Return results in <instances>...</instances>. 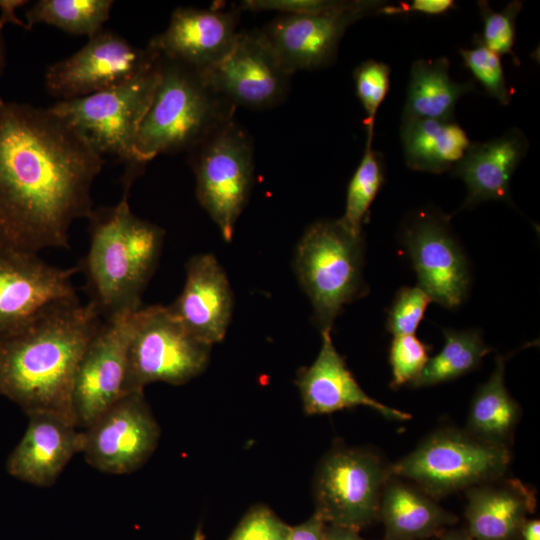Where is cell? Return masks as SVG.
I'll return each mask as SVG.
<instances>
[{
	"instance_id": "obj_28",
	"label": "cell",
	"mask_w": 540,
	"mask_h": 540,
	"mask_svg": "<svg viewBox=\"0 0 540 540\" xmlns=\"http://www.w3.org/2000/svg\"><path fill=\"white\" fill-rule=\"evenodd\" d=\"M441 351L429 358L419 376L410 385L414 388L428 387L457 379L478 368L491 348L487 346L479 330H444Z\"/></svg>"
},
{
	"instance_id": "obj_25",
	"label": "cell",
	"mask_w": 540,
	"mask_h": 540,
	"mask_svg": "<svg viewBox=\"0 0 540 540\" xmlns=\"http://www.w3.org/2000/svg\"><path fill=\"white\" fill-rule=\"evenodd\" d=\"M400 137L406 165L436 174L452 170L472 144L453 120L402 118Z\"/></svg>"
},
{
	"instance_id": "obj_32",
	"label": "cell",
	"mask_w": 540,
	"mask_h": 540,
	"mask_svg": "<svg viewBox=\"0 0 540 540\" xmlns=\"http://www.w3.org/2000/svg\"><path fill=\"white\" fill-rule=\"evenodd\" d=\"M390 67L380 61H363L353 72L355 89L366 117L364 125L367 139L372 140L377 111L384 101L390 85Z\"/></svg>"
},
{
	"instance_id": "obj_39",
	"label": "cell",
	"mask_w": 540,
	"mask_h": 540,
	"mask_svg": "<svg viewBox=\"0 0 540 540\" xmlns=\"http://www.w3.org/2000/svg\"><path fill=\"white\" fill-rule=\"evenodd\" d=\"M325 522L314 513L307 521L291 527L288 540H322Z\"/></svg>"
},
{
	"instance_id": "obj_40",
	"label": "cell",
	"mask_w": 540,
	"mask_h": 540,
	"mask_svg": "<svg viewBox=\"0 0 540 540\" xmlns=\"http://www.w3.org/2000/svg\"><path fill=\"white\" fill-rule=\"evenodd\" d=\"M322 540H366L359 531L336 525L325 524Z\"/></svg>"
},
{
	"instance_id": "obj_5",
	"label": "cell",
	"mask_w": 540,
	"mask_h": 540,
	"mask_svg": "<svg viewBox=\"0 0 540 540\" xmlns=\"http://www.w3.org/2000/svg\"><path fill=\"white\" fill-rule=\"evenodd\" d=\"M160 75V58L145 73L113 88L70 100L49 109L64 120L98 154L125 164L124 191L143 172L135 157L140 124L151 104Z\"/></svg>"
},
{
	"instance_id": "obj_15",
	"label": "cell",
	"mask_w": 540,
	"mask_h": 540,
	"mask_svg": "<svg viewBox=\"0 0 540 540\" xmlns=\"http://www.w3.org/2000/svg\"><path fill=\"white\" fill-rule=\"evenodd\" d=\"M383 1L355 0L345 9L318 15L280 14L261 30L284 70L292 75L331 64L347 28L372 14Z\"/></svg>"
},
{
	"instance_id": "obj_22",
	"label": "cell",
	"mask_w": 540,
	"mask_h": 540,
	"mask_svg": "<svg viewBox=\"0 0 540 540\" xmlns=\"http://www.w3.org/2000/svg\"><path fill=\"white\" fill-rule=\"evenodd\" d=\"M465 493L466 530L474 540H519L537 504L532 488L505 476L472 486Z\"/></svg>"
},
{
	"instance_id": "obj_29",
	"label": "cell",
	"mask_w": 540,
	"mask_h": 540,
	"mask_svg": "<svg viewBox=\"0 0 540 540\" xmlns=\"http://www.w3.org/2000/svg\"><path fill=\"white\" fill-rule=\"evenodd\" d=\"M113 4L112 0H39L25 13L26 28L42 23L91 38L103 30Z\"/></svg>"
},
{
	"instance_id": "obj_16",
	"label": "cell",
	"mask_w": 540,
	"mask_h": 540,
	"mask_svg": "<svg viewBox=\"0 0 540 540\" xmlns=\"http://www.w3.org/2000/svg\"><path fill=\"white\" fill-rule=\"evenodd\" d=\"M79 266L50 265L38 254L0 242V339L47 306L77 297L72 278Z\"/></svg>"
},
{
	"instance_id": "obj_2",
	"label": "cell",
	"mask_w": 540,
	"mask_h": 540,
	"mask_svg": "<svg viewBox=\"0 0 540 540\" xmlns=\"http://www.w3.org/2000/svg\"><path fill=\"white\" fill-rule=\"evenodd\" d=\"M101 322L94 303L82 304L77 296L47 306L0 339V395L27 415L53 413L76 425L74 378Z\"/></svg>"
},
{
	"instance_id": "obj_37",
	"label": "cell",
	"mask_w": 540,
	"mask_h": 540,
	"mask_svg": "<svg viewBox=\"0 0 540 540\" xmlns=\"http://www.w3.org/2000/svg\"><path fill=\"white\" fill-rule=\"evenodd\" d=\"M352 1L339 0H246L240 10L277 11L280 14L318 15L342 10Z\"/></svg>"
},
{
	"instance_id": "obj_34",
	"label": "cell",
	"mask_w": 540,
	"mask_h": 540,
	"mask_svg": "<svg viewBox=\"0 0 540 540\" xmlns=\"http://www.w3.org/2000/svg\"><path fill=\"white\" fill-rule=\"evenodd\" d=\"M430 348L414 334L394 336L389 350L393 389L410 384L419 376L429 360Z\"/></svg>"
},
{
	"instance_id": "obj_31",
	"label": "cell",
	"mask_w": 540,
	"mask_h": 540,
	"mask_svg": "<svg viewBox=\"0 0 540 540\" xmlns=\"http://www.w3.org/2000/svg\"><path fill=\"white\" fill-rule=\"evenodd\" d=\"M464 65L485 88L486 92L502 105L511 100V90L505 78L500 56L484 45L479 36L470 49H461Z\"/></svg>"
},
{
	"instance_id": "obj_9",
	"label": "cell",
	"mask_w": 540,
	"mask_h": 540,
	"mask_svg": "<svg viewBox=\"0 0 540 540\" xmlns=\"http://www.w3.org/2000/svg\"><path fill=\"white\" fill-rule=\"evenodd\" d=\"M189 153L197 200L230 242L253 185L252 140L233 119Z\"/></svg>"
},
{
	"instance_id": "obj_8",
	"label": "cell",
	"mask_w": 540,
	"mask_h": 540,
	"mask_svg": "<svg viewBox=\"0 0 540 540\" xmlns=\"http://www.w3.org/2000/svg\"><path fill=\"white\" fill-rule=\"evenodd\" d=\"M211 345L192 336L168 306L141 307L127 353L124 394L154 382L182 385L208 365Z\"/></svg>"
},
{
	"instance_id": "obj_24",
	"label": "cell",
	"mask_w": 540,
	"mask_h": 540,
	"mask_svg": "<svg viewBox=\"0 0 540 540\" xmlns=\"http://www.w3.org/2000/svg\"><path fill=\"white\" fill-rule=\"evenodd\" d=\"M384 540H425L441 535L458 517L413 483L392 475L380 499Z\"/></svg>"
},
{
	"instance_id": "obj_11",
	"label": "cell",
	"mask_w": 540,
	"mask_h": 540,
	"mask_svg": "<svg viewBox=\"0 0 540 540\" xmlns=\"http://www.w3.org/2000/svg\"><path fill=\"white\" fill-rule=\"evenodd\" d=\"M160 56L120 34L103 29L69 57L45 71L47 91L60 100L88 96L122 85L152 68Z\"/></svg>"
},
{
	"instance_id": "obj_17",
	"label": "cell",
	"mask_w": 540,
	"mask_h": 540,
	"mask_svg": "<svg viewBox=\"0 0 540 540\" xmlns=\"http://www.w3.org/2000/svg\"><path fill=\"white\" fill-rule=\"evenodd\" d=\"M238 23V10L178 7L167 28L147 46L162 58L202 73L231 51L240 32Z\"/></svg>"
},
{
	"instance_id": "obj_12",
	"label": "cell",
	"mask_w": 540,
	"mask_h": 540,
	"mask_svg": "<svg viewBox=\"0 0 540 540\" xmlns=\"http://www.w3.org/2000/svg\"><path fill=\"white\" fill-rule=\"evenodd\" d=\"M85 461L100 472L124 475L141 468L160 437L144 392H130L82 429Z\"/></svg>"
},
{
	"instance_id": "obj_43",
	"label": "cell",
	"mask_w": 540,
	"mask_h": 540,
	"mask_svg": "<svg viewBox=\"0 0 540 540\" xmlns=\"http://www.w3.org/2000/svg\"><path fill=\"white\" fill-rule=\"evenodd\" d=\"M439 540H474L466 529L445 530L439 535Z\"/></svg>"
},
{
	"instance_id": "obj_36",
	"label": "cell",
	"mask_w": 540,
	"mask_h": 540,
	"mask_svg": "<svg viewBox=\"0 0 540 540\" xmlns=\"http://www.w3.org/2000/svg\"><path fill=\"white\" fill-rule=\"evenodd\" d=\"M291 527L263 505L251 508L227 540H288Z\"/></svg>"
},
{
	"instance_id": "obj_33",
	"label": "cell",
	"mask_w": 540,
	"mask_h": 540,
	"mask_svg": "<svg viewBox=\"0 0 540 540\" xmlns=\"http://www.w3.org/2000/svg\"><path fill=\"white\" fill-rule=\"evenodd\" d=\"M483 20L481 41L490 50L501 55H512L515 42L516 19L522 9L521 1H511L499 12L492 10L487 1L477 2Z\"/></svg>"
},
{
	"instance_id": "obj_30",
	"label": "cell",
	"mask_w": 540,
	"mask_h": 540,
	"mask_svg": "<svg viewBox=\"0 0 540 540\" xmlns=\"http://www.w3.org/2000/svg\"><path fill=\"white\" fill-rule=\"evenodd\" d=\"M383 183L382 156L372 149V140L367 139L362 159L349 182L345 211L340 218L353 233L362 234L363 222Z\"/></svg>"
},
{
	"instance_id": "obj_42",
	"label": "cell",
	"mask_w": 540,
	"mask_h": 540,
	"mask_svg": "<svg viewBox=\"0 0 540 540\" xmlns=\"http://www.w3.org/2000/svg\"><path fill=\"white\" fill-rule=\"evenodd\" d=\"M519 540H540L539 519H527L523 524Z\"/></svg>"
},
{
	"instance_id": "obj_4",
	"label": "cell",
	"mask_w": 540,
	"mask_h": 540,
	"mask_svg": "<svg viewBox=\"0 0 540 540\" xmlns=\"http://www.w3.org/2000/svg\"><path fill=\"white\" fill-rule=\"evenodd\" d=\"M235 107L201 72L160 56V75L140 124L135 157L142 166L161 154L190 152L234 119Z\"/></svg>"
},
{
	"instance_id": "obj_10",
	"label": "cell",
	"mask_w": 540,
	"mask_h": 540,
	"mask_svg": "<svg viewBox=\"0 0 540 540\" xmlns=\"http://www.w3.org/2000/svg\"><path fill=\"white\" fill-rule=\"evenodd\" d=\"M391 464L367 448L336 446L321 460L313 482L315 513L330 525L359 531L378 519Z\"/></svg>"
},
{
	"instance_id": "obj_1",
	"label": "cell",
	"mask_w": 540,
	"mask_h": 540,
	"mask_svg": "<svg viewBox=\"0 0 540 540\" xmlns=\"http://www.w3.org/2000/svg\"><path fill=\"white\" fill-rule=\"evenodd\" d=\"M104 163L49 108L0 101V242L36 254L69 249Z\"/></svg>"
},
{
	"instance_id": "obj_44",
	"label": "cell",
	"mask_w": 540,
	"mask_h": 540,
	"mask_svg": "<svg viewBox=\"0 0 540 540\" xmlns=\"http://www.w3.org/2000/svg\"><path fill=\"white\" fill-rule=\"evenodd\" d=\"M2 28L3 26L0 25V76L5 67V44H4V39L2 35ZM0 101H2L1 98H0Z\"/></svg>"
},
{
	"instance_id": "obj_23",
	"label": "cell",
	"mask_w": 540,
	"mask_h": 540,
	"mask_svg": "<svg viewBox=\"0 0 540 540\" xmlns=\"http://www.w3.org/2000/svg\"><path fill=\"white\" fill-rule=\"evenodd\" d=\"M528 147V139L519 128L485 142L472 143L452 169L468 190L463 207L489 200L510 201V181Z\"/></svg>"
},
{
	"instance_id": "obj_27",
	"label": "cell",
	"mask_w": 540,
	"mask_h": 540,
	"mask_svg": "<svg viewBox=\"0 0 540 540\" xmlns=\"http://www.w3.org/2000/svg\"><path fill=\"white\" fill-rule=\"evenodd\" d=\"M476 90L472 81L459 83L449 75V60H416L410 69L402 118L453 120L458 100Z\"/></svg>"
},
{
	"instance_id": "obj_45",
	"label": "cell",
	"mask_w": 540,
	"mask_h": 540,
	"mask_svg": "<svg viewBox=\"0 0 540 540\" xmlns=\"http://www.w3.org/2000/svg\"><path fill=\"white\" fill-rule=\"evenodd\" d=\"M192 540H205V536L201 530V528H197V530L194 533Z\"/></svg>"
},
{
	"instance_id": "obj_18",
	"label": "cell",
	"mask_w": 540,
	"mask_h": 540,
	"mask_svg": "<svg viewBox=\"0 0 540 540\" xmlns=\"http://www.w3.org/2000/svg\"><path fill=\"white\" fill-rule=\"evenodd\" d=\"M404 243L417 273L418 286L432 301L455 308L470 283L468 264L446 221L425 215L406 230Z\"/></svg>"
},
{
	"instance_id": "obj_6",
	"label": "cell",
	"mask_w": 540,
	"mask_h": 540,
	"mask_svg": "<svg viewBox=\"0 0 540 540\" xmlns=\"http://www.w3.org/2000/svg\"><path fill=\"white\" fill-rule=\"evenodd\" d=\"M362 234L340 219L311 224L299 240L294 269L320 332L331 331L343 307L365 293Z\"/></svg>"
},
{
	"instance_id": "obj_14",
	"label": "cell",
	"mask_w": 540,
	"mask_h": 540,
	"mask_svg": "<svg viewBox=\"0 0 540 540\" xmlns=\"http://www.w3.org/2000/svg\"><path fill=\"white\" fill-rule=\"evenodd\" d=\"M202 75L235 108L253 110L279 105L288 93L291 77L260 29L240 30L231 51Z\"/></svg>"
},
{
	"instance_id": "obj_7",
	"label": "cell",
	"mask_w": 540,
	"mask_h": 540,
	"mask_svg": "<svg viewBox=\"0 0 540 540\" xmlns=\"http://www.w3.org/2000/svg\"><path fill=\"white\" fill-rule=\"evenodd\" d=\"M510 462V449L484 443L465 429L444 427L391 464V471L439 500L505 476Z\"/></svg>"
},
{
	"instance_id": "obj_13",
	"label": "cell",
	"mask_w": 540,
	"mask_h": 540,
	"mask_svg": "<svg viewBox=\"0 0 540 540\" xmlns=\"http://www.w3.org/2000/svg\"><path fill=\"white\" fill-rule=\"evenodd\" d=\"M137 311L102 320L87 345L77 367L72 392L78 428L89 426L124 395L127 353Z\"/></svg>"
},
{
	"instance_id": "obj_21",
	"label": "cell",
	"mask_w": 540,
	"mask_h": 540,
	"mask_svg": "<svg viewBox=\"0 0 540 540\" xmlns=\"http://www.w3.org/2000/svg\"><path fill=\"white\" fill-rule=\"evenodd\" d=\"M330 332H321L322 344L315 361L303 369L297 379L305 412L309 415L329 414L365 406L389 420L410 419L411 414L366 394L336 350Z\"/></svg>"
},
{
	"instance_id": "obj_41",
	"label": "cell",
	"mask_w": 540,
	"mask_h": 540,
	"mask_svg": "<svg viewBox=\"0 0 540 540\" xmlns=\"http://www.w3.org/2000/svg\"><path fill=\"white\" fill-rule=\"evenodd\" d=\"M26 1H0V7L2 14L0 17V25L4 26L7 22H13L18 25L25 26L23 22L19 21L14 15V8L24 5Z\"/></svg>"
},
{
	"instance_id": "obj_3",
	"label": "cell",
	"mask_w": 540,
	"mask_h": 540,
	"mask_svg": "<svg viewBox=\"0 0 540 540\" xmlns=\"http://www.w3.org/2000/svg\"><path fill=\"white\" fill-rule=\"evenodd\" d=\"M128 195L124 191L116 205L92 211L89 249L78 265L86 277L89 301L104 319L142 307L165 237L163 228L131 211Z\"/></svg>"
},
{
	"instance_id": "obj_20",
	"label": "cell",
	"mask_w": 540,
	"mask_h": 540,
	"mask_svg": "<svg viewBox=\"0 0 540 540\" xmlns=\"http://www.w3.org/2000/svg\"><path fill=\"white\" fill-rule=\"evenodd\" d=\"M25 433L8 457V473L26 483L53 485L74 455L82 453L83 430L53 413L28 415Z\"/></svg>"
},
{
	"instance_id": "obj_19",
	"label": "cell",
	"mask_w": 540,
	"mask_h": 540,
	"mask_svg": "<svg viewBox=\"0 0 540 540\" xmlns=\"http://www.w3.org/2000/svg\"><path fill=\"white\" fill-rule=\"evenodd\" d=\"M168 308L199 341L212 346L223 340L231 322L233 293L214 255L197 254L187 261L184 287Z\"/></svg>"
},
{
	"instance_id": "obj_26",
	"label": "cell",
	"mask_w": 540,
	"mask_h": 540,
	"mask_svg": "<svg viewBox=\"0 0 540 540\" xmlns=\"http://www.w3.org/2000/svg\"><path fill=\"white\" fill-rule=\"evenodd\" d=\"M505 360L498 356L489 379L476 389L464 429L484 443L510 449L521 407L506 387Z\"/></svg>"
},
{
	"instance_id": "obj_35",
	"label": "cell",
	"mask_w": 540,
	"mask_h": 540,
	"mask_svg": "<svg viewBox=\"0 0 540 540\" xmlns=\"http://www.w3.org/2000/svg\"><path fill=\"white\" fill-rule=\"evenodd\" d=\"M431 301L419 286L401 288L389 310L388 331L394 336L414 334Z\"/></svg>"
},
{
	"instance_id": "obj_38",
	"label": "cell",
	"mask_w": 540,
	"mask_h": 540,
	"mask_svg": "<svg viewBox=\"0 0 540 540\" xmlns=\"http://www.w3.org/2000/svg\"><path fill=\"white\" fill-rule=\"evenodd\" d=\"M455 7L452 0H413L409 3L401 2L400 5L384 4L379 14L396 15L403 13H421L425 15H440Z\"/></svg>"
}]
</instances>
